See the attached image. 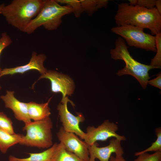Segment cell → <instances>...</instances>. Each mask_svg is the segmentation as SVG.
Segmentation results:
<instances>
[{"instance_id":"cell-29","label":"cell","mask_w":161,"mask_h":161,"mask_svg":"<svg viewBox=\"0 0 161 161\" xmlns=\"http://www.w3.org/2000/svg\"><path fill=\"white\" fill-rule=\"evenodd\" d=\"M128 1L129 2V3L130 5L132 6L136 5L137 0H129Z\"/></svg>"},{"instance_id":"cell-23","label":"cell","mask_w":161,"mask_h":161,"mask_svg":"<svg viewBox=\"0 0 161 161\" xmlns=\"http://www.w3.org/2000/svg\"><path fill=\"white\" fill-rule=\"evenodd\" d=\"M134 161H161V151L155 152L152 154L147 152L141 154Z\"/></svg>"},{"instance_id":"cell-31","label":"cell","mask_w":161,"mask_h":161,"mask_svg":"<svg viewBox=\"0 0 161 161\" xmlns=\"http://www.w3.org/2000/svg\"><path fill=\"white\" fill-rule=\"evenodd\" d=\"M0 88H1V87H0Z\"/></svg>"},{"instance_id":"cell-18","label":"cell","mask_w":161,"mask_h":161,"mask_svg":"<svg viewBox=\"0 0 161 161\" xmlns=\"http://www.w3.org/2000/svg\"><path fill=\"white\" fill-rule=\"evenodd\" d=\"M155 36L156 53L151 59L150 65L154 69H160L161 66V32L157 34Z\"/></svg>"},{"instance_id":"cell-17","label":"cell","mask_w":161,"mask_h":161,"mask_svg":"<svg viewBox=\"0 0 161 161\" xmlns=\"http://www.w3.org/2000/svg\"><path fill=\"white\" fill-rule=\"evenodd\" d=\"M51 161H84L65 148L61 143H58Z\"/></svg>"},{"instance_id":"cell-16","label":"cell","mask_w":161,"mask_h":161,"mask_svg":"<svg viewBox=\"0 0 161 161\" xmlns=\"http://www.w3.org/2000/svg\"><path fill=\"white\" fill-rule=\"evenodd\" d=\"M23 136L20 134H10L0 129V151L5 153L10 147L19 143Z\"/></svg>"},{"instance_id":"cell-21","label":"cell","mask_w":161,"mask_h":161,"mask_svg":"<svg viewBox=\"0 0 161 161\" xmlns=\"http://www.w3.org/2000/svg\"><path fill=\"white\" fill-rule=\"evenodd\" d=\"M59 4H66L70 7L73 10L75 16L78 18L83 12L80 0H55Z\"/></svg>"},{"instance_id":"cell-24","label":"cell","mask_w":161,"mask_h":161,"mask_svg":"<svg viewBox=\"0 0 161 161\" xmlns=\"http://www.w3.org/2000/svg\"><path fill=\"white\" fill-rule=\"evenodd\" d=\"M12 42L10 36L6 32L2 33L0 38V55L2 51ZM1 70L0 68V73Z\"/></svg>"},{"instance_id":"cell-1","label":"cell","mask_w":161,"mask_h":161,"mask_svg":"<svg viewBox=\"0 0 161 161\" xmlns=\"http://www.w3.org/2000/svg\"><path fill=\"white\" fill-rule=\"evenodd\" d=\"M114 19L117 26L130 25L147 29L153 35L161 32V15L155 7L148 9L121 3L118 4Z\"/></svg>"},{"instance_id":"cell-2","label":"cell","mask_w":161,"mask_h":161,"mask_svg":"<svg viewBox=\"0 0 161 161\" xmlns=\"http://www.w3.org/2000/svg\"><path fill=\"white\" fill-rule=\"evenodd\" d=\"M43 4L41 0H13L0 12L7 23L21 31L38 14Z\"/></svg>"},{"instance_id":"cell-6","label":"cell","mask_w":161,"mask_h":161,"mask_svg":"<svg viewBox=\"0 0 161 161\" xmlns=\"http://www.w3.org/2000/svg\"><path fill=\"white\" fill-rule=\"evenodd\" d=\"M111 31L125 40L130 47L156 52L155 36L145 33L142 28L125 25L113 27Z\"/></svg>"},{"instance_id":"cell-25","label":"cell","mask_w":161,"mask_h":161,"mask_svg":"<svg viewBox=\"0 0 161 161\" xmlns=\"http://www.w3.org/2000/svg\"><path fill=\"white\" fill-rule=\"evenodd\" d=\"M156 0H137L136 5L148 9L155 7Z\"/></svg>"},{"instance_id":"cell-12","label":"cell","mask_w":161,"mask_h":161,"mask_svg":"<svg viewBox=\"0 0 161 161\" xmlns=\"http://www.w3.org/2000/svg\"><path fill=\"white\" fill-rule=\"evenodd\" d=\"M46 59V56L44 54H37L32 52L29 62L27 64L10 68H5L1 70L0 77L7 75H13L16 74H23L31 70L38 71L41 75L44 74L47 70L44 66V63Z\"/></svg>"},{"instance_id":"cell-19","label":"cell","mask_w":161,"mask_h":161,"mask_svg":"<svg viewBox=\"0 0 161 161\" xmlns=\"http://www.w3.org/2000/svg\"><path fill=\"white\" fill-rule=\"evenodd\" d=\"M83 11L86 12L89 16L101 9L99 0H80Z\"/></svg>"},{"instance_id":"cell-8","label":"cell","mask_w":161,"mask_h":161,"mask_svg":"<svg viewBox=\"0 0 161 161\" xmlns=\"http://www.w3.org/2000/svg\"><path fill=\"white\" fill-rule=\"evenodd\" d=\"M118 126L109 120H105L101 125L95 127L88 126L85 133L84 141L88 145L91 146L97 141H105L110 137H114L120 141H125L126 137L117 134Z\"/></svg>"},{"instance_id":"cell-7","label":"cell","mask_w":161,"mask_h":161,"mask_svg":"<svg viewBox=\"0 0 161 161\" xmlns=\"http://www.w3.org/2000/svg\"><path fill=\"white\" fill-rule=\"evenodd\" d=\"M68 102L73 106L75 105L66 96L61 99V102L57 106V109L62 126L66 131L74 133L81 139L84 140L85 133L80 128L79 124L84 121L85 118L80 113H78L77 116L70 113L67 108Z\"/></svg>"},{"instance_id":"cell-10","label":"cell","mask_w":161,"mask_h":161,"mask_svg":"<svg viewBox=\"0 0 161 161\" xmlns=\"http://www.w3.org/2000/svg\"><path fill=\"white\" fill-rule=\"evenodd\" d=\"M43 78L49 79L51 83L52 92L60 93L64 99L73 94L75 85L73 80L68 75L52 70H47L44 74L41 75L38 80Z\"/></svg>"},{"instance_id":"cell-5","label":"cell","mask_w":161,"mask_h":161,"mask_svg":"<svg viewBox=\"0 0 161 161\" xmlns=\"http://www.w3.org/2000/svg\"><path fill=\"white\" fill-rule=\"evenodd\" d=\"M52 121L49 117L43 120L31 121L23 128L26 134L19 143L39 148H49L53 144L52 129Z\"/></svg>"},{"instance_id":"cell-11","label":"cell","mask_w":161,"mask_h":161,"mask_svg":"<svg viewBox=\"0 0 161 161\" xmlns=\"http://www.w3.org/2000/svg\"><path fill=\"white\" fill-rule=\"evenodd\" d=\"M121 141L119 139L113 138L110 140L108 145L101 147H98L97 142L95 143L88 147L89 156V161H95L96 159L100 161H109L113 153H115L116 156H123L124 153Z\"/></svg>"},{"instance_id":"cell-15","label":"cell","mask_w":161,"mask_h":161,"mask_svg":"<svg viewBox=\"0 0 161 161\" xmlns=\"http://www.w3.org/2000/svg\"><path fill=\"white\" fill-rule=\"evenodd\" d=\"M58 143H54L47 150L38 153H29V156L25 158H19L10 155L9 161H51Z\"/></svg>"},{"instance_id":"cell-3","label":"cell","mask_w":161,"mask_h":161,"mask_svg":"<svg viewBox=\"0 0 161 161\" xmlns=\"http://www.w3.org/2000/svg\"><path fill=\"white\" fill-rule=\"evenodd\" d=\"M110 53L112 59L122 60L125 63L124 68L117 72L118 76L132 75L137 79L143 89L146 88L150 78L148 72L150 69H154V67L134 60L130 55L125 40L120 37L116 39L115 47L110 50Z\"/></svg>"},{"instance_id":"cell-14","label":"cell","mask_w":161,"mask_h":161,"mask_svg":"<svg viewBox=\"0 0 161 161\" xmlns=\"http://www.w3.org/2000/svg\"><path fill=\"white\" fill-rule=\"evenodd\" d=\"M51 97L44 103H38L33 101L27 103L28 114L30 119L38 121L49 117L51 114L49 103Z\"/></svg>"},{"instance_id":"cell-9","label":"cell","mask_w":161,"mask_h":161,"mask_svg":"<svg viewBox=\"0 0 161 161\" xmlns=\"http://www.w3.org/2000/svg\"><path fill=\"white\" fill-rule=\"evenodd\" d=\"M57 135L66 150L84 161H89L88 146L84 140L74 133L66 131L62 126L60 128Z\"/></svg>"},{"instance_id":"cell-28","label":"cell","mask_w":161,"mask_h":161,"mask_svg":"<svg viewBox=\"0 0 161 161\" xmlns=\"http://www.w3.org/2000/svg\"><path fill=\"white\" fill-rule=\"evenodd\" d=\"M155 7L159 13L161 15V0H156Z\"/></svg>"},{"instance_id":"cell-4","label":"cell","mask_w":161,"mask_h":161,"mask_svg":"<svg viewBox=\"0 0 161 161\" xmlns=\"http://www.w3.org/2000/svg\"><path fill=\"white\" fill-rule=\"evenodd\" d=\"M43 1V5L40 11L27 26L23 32L28 34L32 33L41 26L48 30H56L62 22V17L73 12L70 7L67 5L61 6L55 0Z\"/></svg>"},{"instance_id":"cell-22","label":"cell","mask_w":161,"mask_h":161,"mask_svg":"<svg viewBox=\"0 0 161 161\" xmlns=\"http://www.w3.org/2000/svg\"><path fill=\"white\" fill-rule=\"evenodd\" d=\"M11 120L4 113L0 112V129L11 134H15Z\"/></svg>"},{"instance_id":"cell-27","label":"cell","mask_w":161,"mask_h":161,"mask_svg":"<svg viewBox=\"0 0 161 161\" xmlns=\"http://www.w3.org/2000/svg\"><path fill=\"white\" fill-rule=\"evenodd\" d=\"M109 161H126L123 158V156L117 157L115 156H111Z\"/></svg>"},{"instance_id":"cell-20","label":"cell","mask_w":161,"mask_h":161,"mask_svg":"<svg viewBox=\"0 0 161 161\" xmlns=\"http://www.w3.org/2000/svg\"><path fill=\"white\" fill-rule=\"evenodd\" d=\"M155 133L157 136L156 140L152 143L151 145L146 149L134 154V155H138L150 151H161V128L160 127L157 128L155 129Z\"/></svg>"},{"instance_id":"cell-13","label":"cell","mask_w":161,"mask_h":161,"mask_svg":"<svg viewBox=\"0 0 161 161\" xmlns=\"http://www.w3.org/2000/svg\"><path fill=\"white\" fill-rule=\"evenodd\" d=\"M13 91L7 90L6 94L0 96L5 107L11 109L15 118L26 124L31 121L28 113L27 103L21 102L14 96Z\"/></svg>"},{"instance_id":"cell-26","label":"cell","mask_w":161,"mask_h":161,"mask_svg":"<svg viewBox=\"0 0 161 161\" xmlns=\"http://www.w3.org/2000/svg\"><path fill=\"white\" fill-rule=\"evenodd\" d=\"M148 84L151 85L161 89V74L160 72L157 77L153 79L148 81Z\"/></svg>"},{"instance_id":"cell-30","label":"cell","mask_w":161,"mask_h":161,"mask_svg":"<svg viewBox=\"0 0 161 161\" xmlns=\"http://www.w3.org/2000/svg\"><path fill=\"white\" fill-rule=\"evenodd\" d=\"M5 4L4 3H2L0 4V12L1 10L3 7L5 6Z\"/></svg>"}]
</instances>
